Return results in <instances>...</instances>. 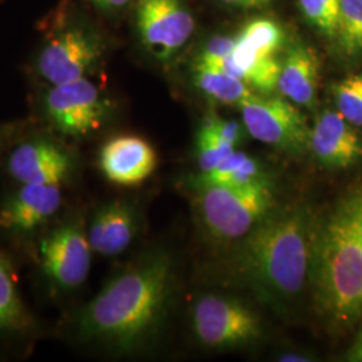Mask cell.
Listing matches in <instances>:
<instances>
[{"instance_id":"obj_1","label":"cell","mask_w":362,"mask_h":362,"mask_svg":"<svg viewBox=\"0 0 362 362\" xmlns=\"http://www.w3.org/2000/svg\"><path fill=\"white\" fill-rule=\"evenodd\" d=\"M175 260L152 248L130 262L88 302L62 315L57 334L73 346L129 356L149 346L175 296Z\"/></svg>"},{"instance_id":"obj_2","label":"cell","mask_w":362,"mask_h":362,"mask_svg":"<svg viewBox=\"0 0 362 362\" xmlns=\"http://www.w3.org/2000/svg\"><path fill=\"white\" fill-rule=\"evenodd\" d=\"M318 219L305 204L274 208L242 238L238 270L259 297L282 306L310 282Z\"/></svg>"},{"instance_id":"obj_3","label":"cell","mask_w":362,"mask_h":362,"mask_svg":"<svg viewBox=\"0 0 362 362\" xmlns=\"http://www.w3.org/2000/svg\"><path fill=\"white\" fill-rule=\"evenodd\" d=\"M310 285L318 313L334 330L362 318V180L318 220Z\"/></svg>"},{"instance_id":"obj_4","label":"cell","mask_w":362,"mask_h":362,"mask_svg":"<svg viewBox=\"0 0 362 362\" xmlns=\"http://www.w3.org/2000/svg\"><path fill=\"white\" fill-rule=\"evenodd\" d=\"M86 215L69 209L34 240V264L43 293L54 300L74 297L90 274Z\"/></svg>"},{"instance_id":"obj_5","label":"cell","mask_w":362,"mask_h":362,"mask_svg":"<svg viewBox=\"0 0 362 362\" xmlns=\"http://www.w3.org/2000/svg\"><path fill=\"white\" fill-rule=\"evenodd\" d=\"M196 191L199 212L208 233L220 240L245 238L275 208L270 180L246 187H204Z\"/></svg>"},{"instance_id":"obj_6","label":"cell","mask_w":362,"mask_h":362,"mask_svg":"<svg viewBox=\"0 0 362 362\" xmlns=\"http://www.w3.org/2000/svg\"><path fill=\"white\" fill-rule=\"evenodd\" d=\"M40 113L52 133L77 144L103 129L109 104L93 81L82 78L47 86L40 97Z\"/></svg>"},{"instance_id":"obj_7","label":"cell","mask_w":362,"mask_h":362,"mask_svg":"<svg viewBox=\"0 0 362 362\" xmlns=\"http://www.w3.org/2000/svg\"><path fill=\"white\" fill-rule=\"evenodd\" d=\"M4 170L15 184H57L77 179L81 163L73 144L50 130L22 134L3 155Z\"/></svg>"},{"instance_id":"obj_8","label":"cell","mask_w":362,"mask_h":362,"mask_svg":"<svg viewBox=\"0 0 362 362\" xmlns=\"http://www.w3.org/2000/svg\"><path fill=\"white\" fill-rule=\"evenodd\" d=\"M19 282L13 259L0 242V361L30 357L43 336Z\"/></svg>"},{"instance_id":"obj_9","label":"cell","mask_w":362,"mask_h":362,"mask_svg":"<svg viewBox=\"0 0 362 362\" xmlns=\"http://www.w3.org/2000/svg\"><path fill=\"white\" fill-rule=\"evenodd\" d=\"M192 325L197 341L209 349L239 348L262 336L255 311L236 298L219 294H206L196 300Z\"/></svg>"},{"instance_id":"obj_10","label":"cell","mask_w":362,"mask_h":362,"mask_svg":"<svg viewBox=\"0 0 362 362\" xmlns=\"http://www.w3.org/2000/svg\"><path fill=\"white\" fill-rule=\"evenodd\" d=\"M65 188L57 184H16L0 202V235L35 240L65 214Z\"/></svg>"},{"instance_id":"obj_11","label":"cell","mask_w":362,"mask_h":362,"mask_svg":"<svg viewBox=\"0 0 362 362\" xmlns=\"http://www.w3.org/2000/svg\"><path fill=\"white\" fill-rule=\"evenodd\" d=\"M239 106L245 128L255 140L287 153L300 155L309 149L306 117L291 101L251 95Z\"/></svg>"},{"instance_id":"obj_12","label":"cell","mask_w":362,"mask_h":362,"mask_svg":"<svg viewBox=\"0 0 362 362\" xmlns=\"http://www.w3.org/2000/svg\"><path fill=\"white\" fill-rule=\"evenodd\" d=\"M103 57V45L82 27L55 33L39 52L35 73L47 86L89 78Z\"/></svg>"},{"instance_id":"obj_13","label":"cell","mask_w":362,"mask_h":362,"mask_svg":"<svg viewBox=\"0 0 362 362\" xmlns=\"http://www.w3.org/2000/svg\"><path fill=\"white\" fill-rule=\"evenodd\" d=\"M136 11L144 47L157 61H169L194 33V18L180 0H137Z\"/></svg>"},{"instance_id":"obj_14","label":"cell","mask_w":362,"mask_h":362,"mask_svg":"<svg viewBox=\"0 0 362 362\" xmlns=\"http://www.w3.org/2000/svg\"><path fill=\"white\" fill-rule=\"evenodd\" d=\"M141 228L140 206L129 199H113L86 215V233L93 252L117 257L125 252Z\"/></svg>"},{"instance_id":"obj_15","label":"cell","mask_w":362,"mask_h":362,"mask_svg":"<svg viewBox=\"0 0 362 362\" xmlns=\"http://www.w3.org/2000/svg\"><path fill=\"white\" fill-rule=\"evenodd\" d=\"M158 164L155 148L136 134L109 139L98 152V167L105 179L121 187H136L148 180Z\"/></svg>"},{"instance_id":"obj_16","label":"cell","mask_w":362,"mask_h":362,"mask_svg":"<svg viewBox=\"0 0 362 362\" xmlns=\"http://www.w3.org/2000/svg\"><path fill=\"white\" fill-rule=\"evenodd\" d=\"M309 149L329 169H346L362 160V139L338 112H324L310 130Z\"/></svg>"},{"instance_id":"obj_17","label":"cell","mask_w":362,"mask_h":362,"mask_svg":"<svg viewBox=\"0 0 362 362\" xmlns=\"http://www.w3.org/2000/svg\"><path fill=\"white\" fill-rule=\"evenodd\" d=\"M320 59L309 46L291 47L281 65L278 89L293 104L311 109L317 104Z\"/></svg>"},{"instance_id":"obj_18","label":"cell","mask_w":362,"mask_h":362,"mask_svg":"<svg viewBox=\"0 0 362 362\" xmlns=\"http://www.w3.org/2000/svg\"><path fill=\"white\" fill-rule=\"evenodd\" d=\"M282 42L284 33L274 21H252L235 39L233 54L220 64L218 70H223L235 77L239 70L247 66L275 57V52L281 49Z\"/></svg>"},{"instance_id":"obj_19","label":"cell","mask_w":362,"mask_h":362,"mask_svg":"<svg viewBox=\"0 0 362 362\" xmlns=\"http://www.w3.org/2000/svg\"><path fill=\"white\" fill-rule=\"evenodd\" d=\"M266 180L270 179L255 158L245 152L235 151L215 168L189 177L187 184L199 189L204 187H246Z\"/></svg>"},{"instance_id":"obj_20","label":"cell","mask_w":362,"mask_h":362,"mask_svg":"<svg viewBox=\"0 0 362 362\" xmlns=\"http://www.w3.org/2000/svg\"><path fill=\"white\" fill-rule=\"evenodd\" d=\"M194 82L206 95L221 104L240 105L254 95L246 82L218 69L194 66Z\"/></svg>"},{"instance_id":"obj_21","label":"cell","mask_w":362,"mask_h":362,"mask_svg":"<svg viewBox=\"0 0 362 362\" xmlns=\"http://www.w3.org/2000/svg\"><path fill=\"white\" fill-rule=\"evenodd\" d=\"M336 39L345 57L362 55V0H339Z\"/></svg>"},{"instance_id":"obj_22","label":"cell","mask_w":362,"mask_h":362,"mask_svg":"<svg viewBox=\"0 0 362 362\" xmlns=\"http://www.w3.org/2000/svg\"><path fill=\"white\" fill-rule=\"evenodd\" d=\"M338 113L354 127H362V73L344 78L334 88Z\"/></svg>"},{"instance_id":"obj_23","label":"cell","mask_w":362,"mask_h":362,"mask_svg":"<svg viewBox=\"0 0 362 362\" xmlns=\"http://www.w3.org/2000/svg\"><path fill=\"white\" fill-rule=\"evenodd\" d=\"M305 18L327 38H336L339 0H299Z\"/></svg>"},{"instance_id":"obj_24","label":"cell","mask_w":362,"mask_h":362,"mask_svg":"<svg viewBox=\"0 0 362 362\" xmlns=\"http://www.w3.org/2000/svg\"><path fill=\"white\" fill-rule=\"evenodd\" d=\"M235 152V146L212 134L209 130L200 128L196 140V158L200 172H208L219 165Z\"/></svg>"},{"instance_id":"obj_25","label":"cell","mask_w":362,"mask_h":362,"mask_svg":"<svg viewBox=\"0 0 362 362\" xmlns=\"http://www.w3.org/2000/svg\"><path fill=\"white\" fill-rule=\"evenodd\" d=\"M233 47H235V39L227 38V37L212 38L202 52L196 66L218 69L220 64L233 54Z\"/></svg>"},{"instance_id":"obj_26","label":"cell","mask_w":362,"mask_h":362,"mask_svg":"<svg viewBox=\"0 0 362 362\" xmlns=\"http://www.w3.org/2000/svg\"><path fill=\"white\" fill-rule=\"evenodd\" d=\"M200 128L209 130L218 139L236 146L243 140L242 127L233 119H220V118H206Z\"/></svg>"},{"instance_id":"obj_27","label":"cell","mask_w":362,"mask_h":362,"mask_svg":"<svg viewBox=\"0 0 362 362\" xmlns=\"http://www.w3.org/2000/svg\"><path fill=\"white\" fill-rule=\"evenodd\" d=\"M22 136L16 125L0 124V157L7 152V149Z\"/></svg>"},{"instance_id":"obj_28","label":"cell","mask_w":362,"mask_h":362,"mask_svg":"<svg viewBox=\"0 0 362 362\" xmlns=\"http://www.w3.org/2000/svg\"><path fill=\"white\" fill-rule=\"evenodd\" d=\"M346 360L351 362H362V327L346 353Z\"/></svg>"},{"instance_id":"obj_29","label":"cell","mask_w":362,"mask_h":362,"mask_svg":"<svg viewBox=\"0 0 362 362\" xmlns=\"http://www.w3.org/2000/svg\"><path fill=\"white\" fill-rule=\"evenodd\" d=\"M221 1L238 6V7H243V8H259V7L267 6L272 0H221Z\"/></svg>"},{"instance_id":"obj_30","label":"cell","mask_w":362,"mask_h":362,"mask_svg":"<svg viewBox=\"0 0 362 362\" xmlns=\"http://www.w3.org/2000/svg\"><path fill=\"white\" fill-rule=\"evenodd\" d=\"M278 360L282 362H306L311 361V357L303 354V353H293V351H290V353L281 354Z\"/></svg>"},{"instance_id":"obj_31","label":"cell","mask_w":362,"mask_h":362,"mask_svg":"<svg viewBox=\"0 0 362 362\" xmlns=\"http://www.w3.org/2000/svg\"><path fill=\"white\" fill-rule=\"evenodd\" d=\"M93 1L104 8H119L125 6L129 0H93Z\"/></svg>"}]
</instances>
